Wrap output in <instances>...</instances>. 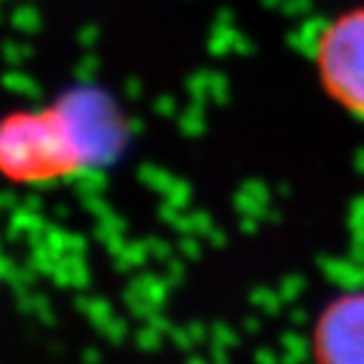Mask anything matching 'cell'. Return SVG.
<instances>
[{
  "instance_id": "cell-1",
  "label": "cell",
  "mask_w": 364,
  "mask_h": 364,
  "mask_svg": "<svg viewBox=\"0 0 364 364\" xmlns=\"http://www.w3.org/2000/svg\"><path fill=\"white\" fill-rule=\"evenodd\" d=\"M315 66L324 92L364 120V10L341 14L320 31Z\"/></svg>"
},
{
  "instance_id": "cell-2",
  "label": "cell",
  "mask_w": 364,
  "mask_h": 364,
  "mask_svg": "<svg viewBox=\"0 0 364 364\" xmlns=\"http://www.w3.org/2000/svg\"><path fill=\"white\" fill-rule=\"evenodd\" d=\"M315 364H364V291L341 294L313 327Z\"/></svg>"
}]
</instances>
